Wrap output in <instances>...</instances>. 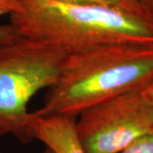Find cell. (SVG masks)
<instances>
[{
  "label": "cell",
  "mask_w": 153,
  "mask_h": 153,
  "mask_svg": "<svg viewBox=\"0 0 153 153\" xmlns=\"http://www.w3.org/2000/svg\"><path fill=\"white\" fill-rule=\"evenodd\" d=\"M152 79L153 44L114 43L67 54L44 105L33 113L76 117L100 102L141 90Z\"/></svg>",
  "instance_id": "6da1fadb"
},
{
  "label": "cell",
  "mask_w": 153,
  "mask_h": 153,
  "mask_svg": "<svg viewBox=\"0 0 153 153\" xmlns=\"http://www.w3.org/2000/svg\"><path fill=\"white\" fill-rule=\"evenodd\" d=\"M10 16L17 34L71 54L114 43L153 44V16L116 5H71L54 0H21Z\"/></svg>",
  "instance_id": "7a4b0ae2"
},
{
  "label": "cell",
  "mask_w": 153,
  "mask_h": 153,
  "mask_svg": "<svg viewBox=\"0 0 153 153\" xmlns=\"http://www.w3.org/2000/svg\"><path fill=\"white\" fill-rule=\"evenodd\" d=\"M66 55L55 45L22 36L0 44V138L33 140L29 102L56 82Z\"/></svg>",
  "instance_id": "3957f363"
},
{
  "label": "cell",
  "mask_w": 153,
  "mask_h": 153,
  "mask_svg": "<svg viewBox=\"0 0 153 153\" xmlns=\"http://www.w3.org/2000/svg\"><path fill=\"white\" fill-rule=\"evenodd\" d=\"M153 130V111L141 90L117 95L76 116L75 131L85 153H119Z\"/></svg>",
  "instance_id": "277c9868"
},
{
  "label": "cell",
  "mask_w": 153,
  "mask_h": 153,
  "mask_svg": "<svg viewBox=\"0 0 153 153\" xmlns=\"http://www.w3.org/2000/svg\"><path fill=\"white\" fill-rule=\"evenodd\" d=\"M31 124L33 140L43 142L54 153H85L75 131L76 117L68 115L37 116Z\"/></svg>",
  "instance_id": "5b68a950"
},
{
  "label": "cell",
  "mask_w": 153,
  "mask_h": 153,
  "mask_svg": "<svg viewBox=\"0 0 153 153\" xmlns=\"http://www.w3.org/2000/svg\"><path fill=\"white\" fill-rule=\"evenodd\" d=\"M119 153H153V130L137 138Z\"/></svg>",
  "instance_id": "8992f818"
},
{
  "label": "cell",
  "mask_w": 153,
  "mask_h": 153,
  "mask_svg": "<svg viewBox=\"0 0 153 153\" xmlns=\"http://www.w3.org/2000/svg\"><path fill=\"white\" fill-rule=\"evenodd\" d=\"M121 7L126 10L134 11L140 14H147L153 16V13L150 12L144 6L142 0H115Z\"/></svg>",
  "instance_id": "52a82bcc"
},
{
  "label": "cell",
  "mask_w": 153,
  "mask_h": 153,
  "mask_svg": "<svg viewBox=\"0 0 153 153\" xmlns=\"http://www.w3.org/2000/svg\"><path fill=\"white\" fill-rule=\"evenodd\" d=\"M71 5H116L120 6L115 0H54ZM121 7V6H120Z\"/></svg>",
  "instance_id": "ba28073f"
},
{
  "label": "cell",
  "mask_w": 153,
  "mask_h": 153,
  "mask_svg": "<svg viewBox=\"0 0 153 153\" xmlns=\"http://www.w3.org/2000/svg\"><path fill=\"white\" fill-rule=\"evenodd\" d=\"M22 10L21 0H0V16L13 15Z\"/></svg>",
  "instance_id": "9c48e42d"
},
{
  "label": "cell",
  "mask_w": 153,
  "mask_h": 153,
  "mask_svg": "<svg viewBox=\"0 0 153 153\" xmlns=\"http://www.w3.org/2000/svg\"><path fill=\"white\" fill-rule=\"evenodd\" d=\"M17 36L19 35L10 23L0 24V44L10 41Z\"/></svg>",
  "instance_id": "30bf717a"
},
{
  "label": "cell",
  "mask_w": 153,
  "mask_h": 153,
  "mask_svg": "<svg viewBox=\"0 0 153 153\" xmlns=\"http://www.w3.org/2000/svg\"><path fill=\"white\" fill-rule=\"evenodd\" d=\"M141 91L153 111V79L143 89H141Z\"/></svg>",
  "instance_id": "8fae6325"
},
{
  "label": "cell",
  "mask_w": 153,
  "mask_h": 153,
  "mask_svg": "<svg viewBox=\"0 0 153 153\" xmlns=\"http://www.w3.org/2000/svg\"><path fill=\"white\" fill-rule=\"evenodd\" d=\"M142 3L148 10L153 13V0H142Z\"/></svg>",
  "instance_id": "7c38bea8"
},
{
  "label": "cell",
  "mask_w": 153,
  "mask_h": 153,
  "mask_svg": "<svg viewBox=\"0 0 153 153\" xmlns=\"http://www.w3.org/2000/svg\"><path fill=\"white\" fill-rule=\"evenodd\" d=\"M43 153H54V152H53L51 150H49V148H47V149H46V150H45V151H44Z\"/></svg>",
  "instance_id": "4fadbf2b"
},
{
  "label": "cell",
  "mask_w": 153,
  "mask_h": 153,
  "mask_svg": "<svg viewBox=\"0 0 153 153\" xmlns=\"http://www.w3.org/2000/svg\"><path fill=\"white\" fill-rule=\"evenodd\" d=\"M0 153H2V152H0Z\"/></svg>",
  "instance_id": "5bb4252c"
}]
</instances>
